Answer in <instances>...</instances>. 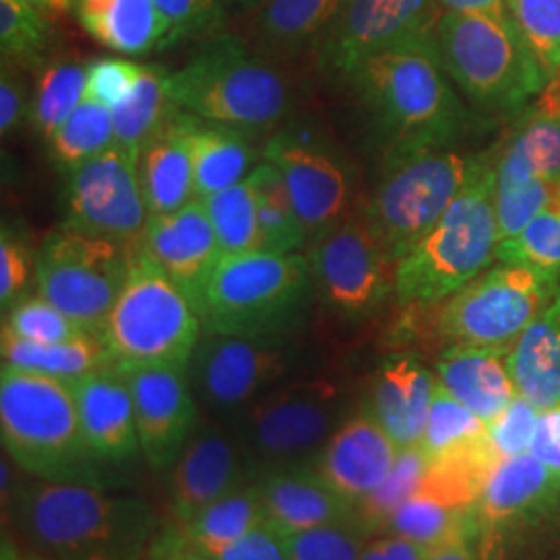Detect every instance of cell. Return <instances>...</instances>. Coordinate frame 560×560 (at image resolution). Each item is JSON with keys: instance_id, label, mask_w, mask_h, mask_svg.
<instances>
[{"instance_id": "cell-1", "label": "cell", "mask_w": 560, "mask_h": 560, "mask_svg": "<svg viewBox=\"0 0 560 560\" xmlns=\"http://www.w3.org/2000/svg\"><path fill=\"white\" fill-rule=\"evenodd\" d=\"M2 460L9 521L25 550L48 560H143L161 534V520L138 494L92 483L13 478Z\"/></svg>"}, {"instance_id": "cell-2", "label": "cell", "mask_w": 560, "mask_h": 560, "mask_svg": "<svg viewBox=\"0 0 560 560\" xmlns=\"http://www.w3.org/2000/svg\"><path fill=\"white\" fill-rule=\"evenodd\" d=\"M349 83L388 154L453 145L474 120L442 67L434 34L365 60Z\"/></svg>"}, {"instance_id": "cell-3", "label": "cell", "mask_w": 560, "mask_h": 560, "mask_svg": "<svg viewBox=\"0 0 560 560\" xmlns=\"http://www.w3.org/2000/svg\"><path fill=\"white\" fill-rule=\"evenodd\" d=\"M501 145L480 152L469 179L423 237L397 264L395 295L405 307H425L455 295L492 268L501 243L497 162Z\"/></svg>"}, {"instance_id": "cell-4", "label": "cell", "mask_w": 560, "mask_h": 560, "mask_svg": "<svg viewBox=\"0 0 560 560\" xmlns=\"http://www.w3.org/2000/svg\"><path fill=\"white\" fill-rule=\"evenodd\" d=\"M0 436L25 476L113 488L108 463L85 441L71 382L2 365Z\"/></svg>"}, {"instance_id": "cell-5", "label": "cell", "mask_w": 560, "mask_h": 560, "mask_svg": "<svg viewBox=\"0 0 560 560\" xmlns=\"http://www.w3.org/2000/svg\"><path fill=\"white\" fill-rule=\"evenodd\" d=\"M442 67L483 113L513 117L552 83L509 11H444L434 30Z\"/></svg>"}, {"instance_id": "cell-6", "label": "cell", "mask_w": 560, "mask_h": 560, "mask_svg": "<svg viewBox=\"0 0 560 560\" xmlns=\"http://www.w3.org/2000/svg\"><path fill=\"white\" fill-rule=\"evenodd\" d=\"M171 96L179 110L198 119L256 133L287 119L295 88L279 62L222 30L171 71Z\"/></svg>"}, {"instance_id": "cell-7", "label": "cell", "mask_w": 560, "mask_h": 560, "mask_svg": "<svg viewBox=\"0 0 560 560\" xmlns=\"http://www.w3.org/2000/svg\"><path fill=\"white\" fill-rule=\"evenodd\" d=\"M316 298L307 256L249 252L224 256L206 291L203 332H298Z\"/></svg>"}, {"instance_id": "cell-8", "label": "cell", "mask_w": 560, "mask_h": 560, "mask_svg": "<svg viewBox=\"0 0 560 560\" xmlns=\"http://www.w3.org/2000/svg\"><path fill=\"white\" fill-rule=\"evenodd\" d=\"M203 335V322L179 287L136 245L129 275L104 324L117 368H185Z\"/></svg>"}, {"instance_id": "cell-9", "label": "cell", "mask_w": 560, "mask_h": 560, "mask_svg": "<svg viewBox=\"0 0 560 560\" xmlns=\"http://www.w3.org/2000/svg\"><path fill=\"white\" fill-rule=\"evenodd\" d=\"M316 365L300 332L219 335L203 332L187 365L201 411L229 421L287 382L307 376Z\"/></svg>"}, {"instance_id": "cell-10", "label": "cell", "mask_w": 560, "mask_h": 560, "mask_svg": "<svg viewBox=\"0 0 560 560\" xmlns=\"http://www.w3.org/2000/svg\"><path fill=\"white\" fill-rule=\"evenodd\" d=\"M480 152L467 154L453 145L393 152L368 201L363 217L388 256L400 258L441 221L459 196Z\"/></svg>"}, {"instance_id": "cell-11", "label": "cell", "mask_w": 560, "mask_h": 560, "mask_svg": "<svg viewBox=\"0 0 560 560\" xmlns=\"http://www.w3.org/2000/svg\"><path fill=\"white\" fill-rule=\"evenodd\" d=\"M559 291V277L501 261L436 303V332L448 347L511 349Z\"/></svg>"}, {"instance_id": "cell-12", "label": "cell", "mask_w": 560, "mask_h": 560, "mask_svg": "<svg viewBox=\"0 0 560 560\" xmlns=\"http://www.w3.org/2000/svg\"><path fill=\"white\" fill-rule=\"evenodd\" d=\"M347 418L340 382L307 374L264 395L229 423L270 469L310 463Z\"/></svg>"}, {"instance_id": "cell-13", "label": "cell", "mask_w": 560, "mask_h": 560, "mask_svg": "<svg viewBox=\"0 0 560 560\" xmlns=\"http://www.w3.org/2000/svg\"><path fill=\"white\" fill-rule=\"evenodd\" d=\"M133 247L60 226L36 254L38 293L101 337L129 275Z\"/></svg>"}, {"instance_id": "cell-14", "label": "cell", "mask_w": 560, "mask_h": 560, "mask_svg": "<svg viewBox=\"0 0 560 560\" xmlns=\"http://www.w3.org/2000/svg\"><path fill=\"white\" fill-rule=\"evenodd\" d=\"M307 260L316 298L339 318H365L395 293L397 261L363 212L349 214L316 235Z\"/></svg>"}, {"instance_id": "cell-15", "label": "cell", "mask_w": 560, "mask_h": 560, "mask_svg": "<svg viewBox=\"0 0 560 560\" xmlns=\"http://www.w3.org/2000/svg\"><path fill=\"white\" fill-rule=\"evenodd\" d=\"M560 185V94L529 110L499 150L497 217L501 241L515 237Z\"/></svg>"}, {"instance_id": "cell-16", "label": "cell", "mask_w": 560, "mask_h": 560, "mask_svg": "<svg viewBox=\"0 0 560 560\" xmlns=\"http://www.w3.org/2000/svg\"><path fill=\"white\" fill-rule=\"evenodd\" d=\"M148 219L138 156L117 143L67 173L60 226L133 247Z\"/></svg>"}, {"instance_id": "cell-17", "label": "cell", "mask_w": 560, "mask_h": 560, "mask_svg": "<svg viewBox=\"0 0 560 560\" xmlns=\"http://www.w3.org/2000/svg\"><path fill=\"white\" fill-rule=\"evenodd\" d=\"M442 13L439 0H340L314 57L324 73L349 81L365 60L432 36Z\"/></svg>"}, {"instance_id": "cell-18", "label": "cell", "mask_w": 560, "mask_h": 560, "mask_svg": "<svg viewBox=\"0 0 560 560\" xmlns=\"http://www.w3.org/2000/svg\"><path fill=\"white\" fill-rule=\"evenodd\" d=\"M261 161L279 168L307 231V241L351 214V166L339 148L320 133L307 127L282 129L261 148Z\"/></svg>"}, {"instance_id": "cell-19", "label": "cell", "mask_w": 560, "mask_h": 560, "mask_svg": "<svg viewBox=\"0 0 560 560\" xmlns=\"http://www.w3.org/2000/svg\"><path fill=\"white\" fill-rule=\"evenodd\" d=\"M261 467L229 421L203 420L168 474V504L177 525L261 478Z\"/></svg>"}, {"instance_id": "cell-20", "label": "cell", "mask_w": 560, "mask_h": 560, "mask_svg": "<svg viewBox=\"0 0 560 560\" xmlns=\"http://www.w3.org/2000/svg\"><path fill=\"white\" fill-rule=\"evenodd\" d=\"M119 370L133 397L140 455L150 469L168 471L203 421L187 370L166 365Z\"/></svg>"}, {"instance_id": "cell-21", "label": "cell", "mask_w": 560, "mask_h": 560, "mask_svg": "<svg viewBox=\"0 0 560 560\" xmlns=\"http://www.w3.org/2000/svg\"><path fill=\"white\" fill-rule=\"evenodd\" d=\"M141 247L201 316L208 284L222 260L221 243L201 198L175 212L150 217Z\"/></svg>"}, {"instance_id": "cell-22", "label": "cell", "mask_w": 560, "mask_h": 560, "mask_svg": "<svg viewBox=\"0 0 560 560\" xmlns=\"http://www.w3.org/2000/svg\"><path fill=\"white\" fill-rule=\"evenodd\" d=\"M399 451V444L363 409L342 421L310 463L322 480L358 506L386 480Z\"/></svg>"}, {"instance_id": "cell-23", "label": "cell", "mask_w": 560, "mask_h": 560, "mask_svg": "<svg viewBox=\"0 0 560 560\" xmlns=\"http://www.w3.org/2000/svg\"><path fill=\"white\" fill-rule=\"evenodd\" d=\"M85 441L106 463H122L140 453L133 397L117 365H106L71 382Z\"/></svg>"}, {"instance_id": "cell-24", "label": "cell", "mask_w": 560, "mask_h": 560, "mask_svg": "<svg viewBox=\"0 0 560 560\" xmlns=\"http://www.w3.org/2000/svg\"><path fill=\"white\" fill-rule=\"evenodd\" d=\"M258 483L268 521L282 534L358 517L355 504L322 480L312 463L270 467L261 474Z\"/></svg>"}, {"instance_id": "cell-25", "label": "cell", "mask_w": 560, "mask_h": 560, "mask_svg": "<svg viewBox=\"0 0 560 560\" xmlns=\"http://www.w3.org/2000/svg\"><path fill=\"white\" fill-rule=\"evenodd\" d=\"M434 390L436 376L418 358L395 355L382 361L365 411L399 448L420 446Z\"/></svg>"}, {"instance_id": "cell-26", "label": "cell", "mask_w": 560, "mask_h": 560, "mask_svg": "<svg viewBox=\"0 0 560 560\" xmlns=\"http://www.w3.org/2000/svg\"><path fill=\"white\" fill-rule=\"evenodd\" d=\"M191 120L194 115L177 108L140 150L138 175L150 217L175 212L198 198Z\"/></svg>"}, {"instance_id": "cell-27", "label": "cell", "mask_w": 560, "mask_h": 560, "mask_svg": "<svg viewBox=\"0 0 560 560\" xmlns=\"http://www.w3.org/2000/svg\"><path fill=\"white\" fill-rule=\"evenodd\" d=\"M560 497V474L529 451L501 459L488 474L476 502L478 525L499 529L538 515Z\"/></svg>"}, {"instance_id": "cell-28", "label": "cell", "mask_w": 560, "mask_h": 560, "mask_svg": "<svg viewBox=\"0 0 560 560\" xmlns=\"http://www.w3.org/2000/svg\"><path fill=\"white\" fill-rule=\"evenodd\" d=\"M509 351L499 347H448L436 363V381L490 423L520 395L509 368Z\"/></svg>"}, {"instance_id": "cell-29", "label": "cell", "mask_w": 560, "mask_h": 560, "mask_svg": "<svg viewBox=\"0 0 560 560\" xmlns=\"http://www.w3.org/2000/svg\"><path fill=\"white\" fill-rule=\"evenodd\" d=\"M73 15L90 38L125 57L166 48V23L154 0H75Z\"/></svg>"}, {"instance_id": "cell-30", "label": "cell", "mask_w": 560, "mask_h": 560, "mask_svg": "<svg viewBox=\"0 0 560 560\" xmlns=\"http://www.w3.org/2000/svg\"><path fill=\"white\" fill-rule=\"evenodd\" d=\"M340 0H266L252 15V48L272 62L316 48Z\"/></svg>"}, {"instance_id": "cell-31", "label": "cell", "mask_w": 560, "mask_h": 560, "mask_svg": "<svg viewBox=\"0 0 560 560\" xmlns=\"http://www.w3.org/2000/svg\"><path fill=\"white\" fill-rule=\"evenodd\" d=\"M520 395L538 409L560 402V291L509 351Z\"/></svg>"}, {"instance_id": "cell-32", "label": "cell", "mask_w": 560, "mask_h": 560, "mask_svg": "<svg viewBox=\"0 0 560 560\" xmlns=\"http://www.w3.org/2000/svg\"><path fill=\"white\" fill-rule=\"evenodd\" d=\"M189 141L198 198L237 185L258 166V152L247 131L194 117Z\"/></svg>"}, {"instance_id": "cell-33", "label": "cell", "mask_w": 560, "mask_h": 560, "mask_svg": "<svg viewBox=\"0 0 560 560\" xmlns=\"http://www.w3.org/2000/svg\"><path fill=\"white\" fill-rule=\"evenodd\" d=\"M0 353L2 365L65 382L78 381L113 363L104 340L92 332L60 342H32L2 332Z\"/></svg>"}, {"instance_id": "cell-34", "label": "cell", "mask_w": 560, "mask_h": 560, "mask_svg": "<svg viewBox=\"0 0 560 560\" xmlns=\"http://www.w3.org/2000/svg\"><path fill=\"white\" fill-rule=\"evenodd\" d=\"M177 110L171 96V71L159 65H143L140 78L127 98L113 108L115 143L140 159L150 140Z\"/></svg>"}, {"instance_id": "cell-35", "label": "cell", "mask_w": 560, "mask_h": 560, "mask_svg": "<svg viewBox=\"0 0 560 560\" xmlns=\"http://www.w3.org/2000/svg\"><path fill=\"white\" fill-rule=\"evenodd\" d=\"M266 523L270 521L261 501L260 483L254 481L208 504L196 517L177 527L194 550L208 552L237 540Z\"/></svg>"}, {"instance_id": "cell-36", "label": "cell", "mask_w": 560, "mask_h": 560, "mask_svg": "<svg viewBox=\"0 0 560 560\" xmlns=\"http://www.w3.org/2000/svg\"><path fill=\"white\" fill-rule=\"evenodd\" d=\"M256 191L258 221H260L261 252L295 254L307 241V231L300 212L287 189L279 168L270 162L260 161L249 173Z\"/></svg>"}, {"instance_id": "cell-37", "label": "cell", "mask_w": 560, "mask_h": 560, "mask_svg": "<svg viewBox=\"0 0 560 560\" xmlns=\"http://www.w3.org/2000/svg\"><path fill=\"white\" fill-rule=\"evenodd\" d=\"M88 62L78 59L48 60L32 92L30 125L48 141L65 120L73 115L85 96Z\"/></svg>"}, {"instance_id": "cell-38", "label": "cell", "mask_w": 560, "mask_h": 560, "mask_svg": "<svg viewBox=\"0 0 560 560\" xmlns=\"http://www.w3.org/2000/svg\"><path fill=\"white\" fill-rule=\"evenodd\" d=\"M476 527H480L476 506L459 509L418 490L388 517L381 532L436 548L463 532H476Z\"/></svg>"}, {"instance_id": "cell-39", "label": "cell", "mask_w": 560, "mask_h": 560, "mask_svg": "<svg viewBox=\"0 0 560 560\" xmlns=\"http://www.w3.org/2000/svg\"><path fill=\"white\" fill-rule=\"evenodd\" d=\"M115 143V119L113 110L92 98L83 96L73 115L65 120L57 133L48 140L50 159L62 171H71L85 161L94 159Z\"/></svg>"}, {"instance_id": "cell-40", "label": "cell", "mask_w": 560, "mask_h": 560, "mask_svg": "<svg viewBox=\"0 0 560 560\" xmlns=\"http://www.w3.org/2000/svg\"><path fill=\"white\" fill-rule=\"evenodd\" d=\"M486 432L488 423L436 381L430 416L420 442L430 460L448 459L478 448L486 442Z\"/></svg>"}, {"instance_id": "cell-41", "label": "cell", "mask_w": 560, "mask_h": 560, "mask_svg": "<svg viewBox=\"0 0 560 560\" xmlns=\"http://www.w3.org/2000/svg\"><path fill=\"white\" fill-rule=\"evenodd\" d=\"M201 201L221 243L222 258L261 252L258 203L249 175Z\"/></svg>"}, {"instance_id": "cell-42", "label": "cell", "mask_w": 560, "mask_h": 560, "mask_svg": "<svg viewBox=\"0 0 560 560\" xmlns=\"http://www.w3.org/2000/svg\"><path fill=\"white\" fill-rule=\"evenodd\" d=\"M55 40L50 18L25 0H0V52L15 65H38Z\"/></svg>"}, {"instance_id": "cell-43", "label": "cell", "mask_w": 560, "mask_h": 560, "mask_svg": "<svg viewBox=\"0 0 560 560\" xmlns=\"http://www.w3.org/2000/svg\"><path fill=\"white\" fill-rule=\"evenodd\" d=\"M497 260L527 266L560 279V185L552 201L515 237L501 241Z\"/></svg>"}, {"instance_id": "cell-44", "label": "cell", "mask_w": 560, "mask_h": 560, "mask_svg": "<svg viewBox=\"0 0 560 560\" xmlns=\"http://www.w3.org/2000/svg\"><path fill=\"white\" fill-rule=\"evenodd\" d=\"M430 469V457L421 446L400 448L386 480L365 499L355 511L361 523L372 532H381L382 525L399 509L402 502L411 499L420 490L421 481Z\"/></svg>"}, {"instance_id": "cell-45", "label": "cell", "mask_w": 560, "mask_h": 560, "mask_svg": "<svg viewBox=\"0 0 560 560\" xmlns=\"http://www.w3.org/2000/svg\"><path fill=\"white\" fill-rule=\"evenodd\" d=\"M372 538L374 534L360 517L284 534L287 560H360L365 544Z\"/></svg>"}, {"instance_id": "cell-46", "label": "cell", "mask_w": 560, "mask_h": 560, "mask_svg": "<svg viewBox=\"0 0 560 560\" xmlns=\"http://www.w3.org/2000/svg\"><path fill=\"white\" fill-rule=\"evenodd\" d=\"M550 81L560 78V0H504Z\"/></svg>"}, {"instance_id": "cell-47", "label": "cell", "mask_w": 560, "mask_h": 560, "mask_svg": "<svg viewBox=\"0 0 560 560\" xmlns=\"http://www.w3.org/2000/svg\"><path fill=\"white\" fill-rule=\"evenodd\" d=\"M2 332L32 342H60L88 335L80 324L71 320L52 301L38 295H25L9 312H4Z\"/></svg>"}, {"instance_id": "cell-48", "label": "cell", "mask_w": 560, "mask_h": 560, "mask_svg": "<svg viewBox=\"0 0 560 560\" xmlns=\"http://www.w3.org/2000/svg\"><path fill=\"white\" fill-rule=\"evenodd\" d=\"M166 23V48L185 40H206L222 32L229 13L222 0H154Z\"/></svg>"}, {"instance_id": "cell-49", "label": "cell", "mask_w": 560, "mask_h": 560, "mask_svg": "<svg viewBox=\"0 0 560 560\" xmlns=\"http://www.w3.org/2000/svg\"><path fill=\"white\" fill-rule=\"evenodd\" d=\"M538 416L540 409L523 395H517L502 416L488 423L486 442L497 460L529 451Z\"/></svg>"}, {"instance_id": "cell-50", "label": "cell", "mask_w": 560, "mask_h": 560, "mask_svg": "<svg viewBox=\"0 0 560 560\" xmlns=\"http://www.w3.org/2000/svg\"><path fill=\"white\" fill-rule=\"evenodd\" d=\"M36 277V254L27 241L9 224L0 233V305L2 314L25 298L30 280Z\"/></svg>"}, {"instance_id": "cell-51", "label": "cell", "mask_w": 560, "mask_h": 560, "mask_svg": "<svg viewBox=\"0 0 560 560\" xmlns=\"http://www.w3.org/2000/svg\"><path fill=\"white\" fill-rule=\"evenodd\" d=\"M141 62L119 59V57H104V59L88 62V85L85 94L106 104L110 110L127 98L131 88L140 78Z\"/></svg>"}, {"instance_id": "cell-52", "label": "cell", "mask_w": 560, "mask_h": 560, "mask_svg": "<svg viewBox=\"0 0 560 560\" xmlns=\"http://www.w3.org/2000/svg\"><path fill=\"white\" fill-rule=\"evenodd\" d=\"M200 555L212 560H287L284 534L275 525L266 523L226 546Z\"/></svg>"}, {"instance_id": "cell-53", "label": "cell", "mask_w": 560, "mask_h": 560, "mask_svg": "<svg viewBox=\"0 0 560 560\" xmlns=\"http://www.w3.org/2000/svg\"><path fill=\"white\" fill-rule=\"evenodd\" d=\"M32 92L23 80V67L2 60L0 71V133L2 138L20 131L25 119L30 120Z\"/></svg>"}, {"instance_id": "cell-54", "label": "cell", "mask_w": 560, "mask_h": 560, "mask_svg": "<svg viewBox=\"0 0 560 560\" xmlns=\"http://www.w3.org/2000/svg\"><path fill=\"white\" fill-rule=\"evenodd\" d=\"M529 453L560 474V402L540 409Z\"/></svg>"}, {"instance_id": "cell-55", "label": "cell", "mask_w": 560, "mask_h": 560, "mask_svg": "<svg viewBox=\"0 0 560 560\" xmlns=\"http://www.w3.org/2000/svg\"><path fill=\"white\" fill-rule=\"evenodd\" d=\"M143 560H196L179 527L161 529Z\"/></svg>"}, {"instance_id": "cell-56", "label": "cell", "mask_w": 560, "mask_h": 560, "mask_svg": "<svg viewBox=\"0 0 560 560\" xmlns=\"http://www.w3.org/2000/svg\"><path fill=\"white\" fill-rule=\"evenodd\" d=\"M381 541L386 560H428L432 552L430 546L393 536V534H384L381 536Z\"/></svg>"}, {"instance_id": "cell-57", "label": "cell", "mask_w": 560, "mask_h": 560, "mask_svg": "<svg viewBox=\"0 0 560 560\" xmlns=\"http://www.w3.org/2000/svg\"><path fill=\"white\" fill-rule=\"evenodd\" d=\"M474 536L476 532H463L459 536L432 548L428 560H476Z\"/></svg>"}, {"instance_id": "cell-58", "label": "cell", "mask_w": 560, "mask_h": 560, "mask_svg": "<svg viewBox=\"0 0 560 560\" xmlns=\"http://www.w3.org/2000/svg\"><path fill=\"white\" fill-rule=\"evenodd\" d=\"M442 11H494L502 9L504 0H439Z\"/></svg>"}, {"instance_id": "cell-59", "label": "cell", "mask_w": 560, "mask_h": 560, "mask_svg": "<svg viewBox=\"0 0 560 560\" xmlns=\"http://www.w3.org/2000/svg\"><path fill=\"white\" fill-rule=\"evenodd\" d=\"M30 4H34L36 9H40L42 13H46L48 18H62L73 13V4L75 0H25Z\"/></svg>"}, {"instance_id": "cell-60", "label": "cell", "mask_w": 560, "mask_h": 560, "mask_svg": "<svg viewBox=\"0 0 560 560\" xmlns=\"http://www.w3.org/2000/svg\"><path fill=\"white\" fill-rule=\"evenodd\" d=\"M0 560H48L44 557H38L25 548H20L13 538H2V552H0Z\"/></svg>"}, {"instance_id": "cell-61", "label": "cell", "mask_w": 560, "mask_h": 560, "mask_svg": "<svg viewBox=\"0 0 560 560\" xmlns=\"http://www.w3.org/2000/svg\"><path fill=\"white\" fill-rule=\"evenodd\" d=\"M224 9L231 15H247L252 18L266 0H222Z\"/></svg>"}, {"instance_id": "cell-62", "label": "cell", "mask_w": 560, "mask_h": 560, "mask_svg": "<svg viewBox=\"0 0 560 560\" xmlns=\"http://www.w3.org/2000/svg\"><path fill=\"white\" fill-rule=\"evenodd\" d=\"M360 560H386L381 538H372V540L365 544V548H363V552H361Z\"/></svg>"}, {"instance_id": "cell-63", "label": "cell", "mask_w": 560, "mask_h": 560, "mask_svg": "<svg viewBox=\"0 0 560 560\" xmlns=\"http://www.w3.org/2000/svg\"><path fill=\"white\" fill-rule=\"evenodd\" d=\"M189 548H191V546H189ZM191 552H194V559H196V560H212V559H208V557H203V555H200V552H196V550H194V548H191Z\"/></svg>"}]
</instances>
